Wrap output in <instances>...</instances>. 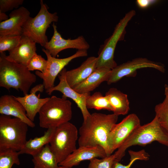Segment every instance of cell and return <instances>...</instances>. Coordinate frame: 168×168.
Returning <instances> with one entry per match:
<instances>
[{"instance_id":"6da1fadb","label":"cell","mask_w":168,"mask_h":168,"mask_svg":"<svg viewBox=\"0 0 168 168\" xmlns=\"http://www.w3.org/2000/svg\"><path fill=\"white\" fill-rule=\"evenodd\" d=\"M118 116L94 113L83 120L79 128L78 142L79 147L100 146L107 156L111 155L108 144L109 135L116 124Z\"/></svg>"},{"instance_id":"7a4b0ae2","label":"cell","mask_w":168,"mask_h":168,"mask_svg":"<svg viewBox=\"0 0 168 168\" xmlns=\"http://www.w3.org/2000/svg\"><path fill=\"white\" fill-rule=\"evenodd\" d=\"M5 52L0 54V86L8 90L11 88L20 90L24 95L28 94L36 81L35 74L26 66L7 60Z\"/></svg>"},{"instance_id":"3957f363","label":"cell","mask_w":168,"mask_h":168,"mask_svg":"<svg viewBox=\"0 0 168 168\" xmlns=\"http://www.w3.org/2000/svg\"><path fill=\"white\" fill-rule=\"evenodd\" d=\"M154 141L168 147V132L161 125L156 116L150 122L140 125L133 131L114 154L115 159L120 161L126 150L132 146H144Z\"/></svg>"},{"instance_id":"277c9868","label":"cell","mask_w":168,"mask_h":168,"mask_svg":"<svg viewBox=\"0 0 168 168\" xmlns=\"http://www.w3.org/2000/svg\"><path fill=\"white\" fill-rule=\"evenodd\" d=\"M38 114L40 127L56 128L71 119L72 103L67 99L53 96L41 108Z\"/></svg>"},{"instance_id":"5b68a950","label":"cell","mask_w":168,"mask_h":168,"mask_svg":"<svg viewBox=\"0 0 168 168\" xmlns=\"http://www.w3.org/2000/svg\"><path fill=\"white\" fill-rule=\"evenodd\" d=\"M28 125L19 119L0 115V150L19 151L26 141Z\"/></svg>"},{"instance_id":"8992f818","label":"cell","mask_w":168,"mask_h":168,"mask_svg":"<svg viewBox=\"0 0 168 168\" xmlns=\"http://www.w3.org/2000/svg\"><path fill=\"white\" fill-rule=\"evenodd\" d=\"M40 8L37 15L33 18L30 16L23 26L22 35L44 47L48 42L46 30L52 22H57L58 17L57 12H49L48 7L42 0H40Z\"/></svg>"},{"instance_id":"52a82bcc","label":"cell","mask_w":168,"mask_h":168,"mask_svg":"<svg viewBox=\"0 0 168 168\" xmlns=\"http://www.w3.org/2000/svg\"><path fill=\"white\" fill-rule=\"evenodd\" d=\"M135 14L133 10L126 13L116 25L112 35L100 46L97 57V68L105 67L112 70L117 66L114 60L115 49L118 42L124 39L126 27Z\"/></svg>"},{"instance_id":"ba28073f","label":"cell","mask_w":168,"mask_h":168,"mask_svg":"<svg viewBox=\"0 0 168 168\" xmlns=\"http://www.w3.org/2000/svg\"><path fill=\"white\" fill-rule=\"evenodd\" d=\"M78 132L75 126L69 122L56 128L49 145L58 164L77 149Z\"/></svg>"},{"instance_id":"9c48e42d","label":"cell","mask_w":168,"mask_h":168,"mask_svg":"<svg viewBox=\"0 0 168 168\" xmlns=\"http://www.w3.org/2000/svg\"><path fill=\"white\" fill-rule=\"evenodd\" d=\"M47 57V65L45 72L42 73L36 71L35 75L43 80V84L45 91L54 86V83L56 77L61 71L73 59L87 55L86 50H78L72 55L67 58H58L53 57L49 52L44 49H42Z\"/></svg>"},{"instance_id":"30bf717a","label":"cell","mask_w":168,"mask_h":168,"mask_svg":"<svg viewBox=\"0 0 168 168\" xmlns=\"http://www.w3.org/2000/svg\"><path fill=\"white\" fill-rule=\"evenodd\" d=\"M145 68H152L164 72L165 68L162 64L146 58H138L117 65L111 70L107 83H116L124 77H135L138 70Z\"/></svg>"},{"instance_id":"8fae6325","label":"cell","mask_w":168,"mask_h":168,"mask_svg":"<svg viewBox=\"0 0 168 168\" xmlns=\"http://www.w3.org/2000/svg\"><path fill=\"white\" fill-rule=\"evenodd\" d=\"M141 125L139 119L131 114L116 124L110 133L108 144L111 154L117 149L136 128Z\"/></svg>"},{"instance_id":"7c38bea8","label":"cell","mask_w":168,"mask_h":168,"mask_svg":"<svg viewBox=\"0 0 168 168\" xmlns=\"http://www.w3.org/2000/svg\"><path fill=\"white\" fill-rule=\"evenodd\" d=\"M52 26L54 30L53 35L44 47L53 57L56 58L60 52L66 49L86 50L89 49L90 45L83 36H80L74 39H65L58 32L54 22L53 23Z\"/></svg>"},{"instance_id":"4fadbf2b","label":"cell","mask_w":168,"mask_h":168,"mask_svg":"<svg viewBox=\"0 0 168 168\" xmlns=\"http://www.w3.org/2000/svg\"><path fill=\"white\" fill-rule=\"evenodd\" d=\"M66 70L64 68L58 75L59 80L58 84L46 92L48 95H50L54 91H58L63 94L62 97L72 99L80 110L83 120H84L91 114L86 104V100L90 95V93L81 94L72 88L68 83L66 79L65 73Z\"/></svg>"},{"instance_id":"5bb4252c","label":"cell","mask_w":168,"mask_h":168,"mask_svg":"<svg viewBox=\"0 0 168 168\" xmlns=\"http://www.w3.org/2000/svg\"><path fill=\"white\" fill-rule=\"evenodd\" d=\"M10 18L0 23V35H22V27L30 17V12L26 8L21 7L12 11Z\"/></svg>"},{"instance_id":"9a60e30c","label":"cell","mask_w":168,"mask_h":168,"mask_svg":"<svg viewBox=\"0 0 168 168\" xmlns=\"http://www.w3.org/2000/svg\"><path fill=\"white\" fill-rule=\"evenodd\" d=\"M107 156L105 150L100 146L79 147L58 165L59 166L72 168L78 165L83 161H90L98 157L103 158Z\"/></svg>"},{"instance_id":"2e32d148","label":"cell","mask_w":168,"mask_h":168,"mask_svg":"<svg viewBox=\"0 0 168 168\" xmlns=\"http://www.w3.org/2000/svg\"><path fill=\"white\" fill-rule=\"evenodd\" d=\"M44 89L43 84H38L32 88L30 94L23 97L13 96L14 98L20 102L24 108L27 117L34 122L35 118L41 108L49 100V97L41 98L39 95L37 96L38 91L42 92Z\"/></svg>"},{"instance_id":"e0dca14e","label":"cell","mask_w":168,"mask_h":168,"mask_svg":"<svg viewBox=\"0 0 168 168\" xmlns=\"http://www.w3.org/2000/svg\"><path fill=\"white\" fill-rule=\"evenodd\" d=\"M0 114L19 119L30 127L35 126L34 122L27 117L23 106L13 96L5 95L1 96Z\"/></svg>"},{"instance_id":"ac0fdd59","label":"cell","mask_w":168,"mask_h":168,"mask_svg":"<svg viewBox=\"0 0 168 168\" xmlns=\"http://www.w3.org/2000/svg\"><path fill=\"white\" fill-rule=\"evenodd\" d=\"M36 42L30 38L21 35L20 42L18 46L9 51L6 59L26 66L28 62L36 53Z\"/></svg>"},{"instance_id":"d6986e66","label":"cell","mask_w":168,"mask_h":168,"mask_svg":"<svg viewBox=\"0 0 168 168\" xmlns=\"http://www.w3.org/2000/svg\"><path fill=\"white\" fill-rule=\"evenodd\" d=\"M97 57L88 58L78 67L66 71L65 76L67 82L72 88L83 82L96 69Z\"/></svg>"},{"instance_id":"ffe728a7","label":"cell","mask_w":168,"mask_h":168,"mask_svg":"<svg viewBox=\"0 0 168 168\" xmlns=\"http://www.w3.org/2000/svg\"><path fill=\"white\" fill-rule=\"evenodd\" d=\"M111 71V69L105 67L97 68L85 81L72 89L81 94L90 93L102 82H107Z\"/></svg>"},{"instance_id":"44dd1931","label":"cell","mask_w":168,"mask_h":168,"mask_svg":"<svg viewBox=\"0 0 168 168\" xmlns=\"http://www.w3.org/2000/svg\"><path fill=\"white\" fill-rule=\"evenodd\" d=\"M56 128L47 129L43 135L27 141L18 152L19 154H27L32 156L38 153L46 145L49 143Z\"/></svg>"},{"instance_id":"7402d4cb","label":"cell","mask_w":168,"mask_h":168,"mask_svg":"<svg viewBox=\"0 0 168 168\" xmlns=\"http://www.w3.org/2000/svg\"><path fill=\"white\" fill-rule=\"evenodd\" d=\"M105 96L108 97L113 108L114 114L118 116L128 113L130 109L129 102L127 95L116 88H111L106 93Z\"/></svg>"},{"instance_id":"603a6c76","label":"cell","mask_w":168,"mask_h":168,"mask_svg":"<svg viewBox=\"0 0 168 168\" xmlns=\"http://www.w3.org/2000/svg\"><path fill=\"white\" fill-rule=\"evenodd\" d=\"M32 157L34 168H59L58 163L49 144L46 145Z\"/></svg>"},{"instance_id":"cb8c5ba5","label":"cell","mask_w":168,"mask_h":168,"mask_svg":"<svg viewBox=\"0 0 168 168\" xmlns=\"http://www.w3.org/2000/svg\"><path fill=\"white\" fill-rule=\"evenodd\" d=\"M86 104L87 109L113 111L108 97L105 96H103L98 91L95 92L92 95L89 96L86 100Z\"/></svg>"},{"instance_id":"d4e9b609","label":"cell","mask_w":168,"mask_h":168,"mask_svg":"<svg viewBox=\"0 0 168 168\" xmlns=\"http://www.w3.org/2000/svg\"><path fill=\"white\" fill-rule=\"evenodd\" d=\"M19 152L12 149L0 150V168H12L20 164Z\"/></svg>"},{"instance_id":"484cf974","label":"cell","mask_w":168,"mask_h":168,"mask_svg":"<svg viewBox=\"0 0 168 168\" xmlns=\"http://www.w3.org/2000/svg\"><path fill=\"white\" fill-rule=\"evenodd\" d=\"M154 110L159 123L168 132V98L165 96L162 102L155 106Z\"/></svg>"},{"instance_id":"4316f807","label":"cell","mask_w":168,"mask_h":168,"mask_svg":"<svg viewBox=\"0 0 168 168\" xmlns=\"http://www.w3.org/2000/svg\"><path fill=\"white\" fill-rule=\"evenodd\" d=\"M21 35H0V53L9 51L17 47L20 42Z\"/></svg>"},{"instance_id":"83f0119b","label":"cell","mask_w":168,"mask_h":168,"mask_svg":"<svg viewBox=\"0 0 168 168\" xmlns=\"http://www.w3.org/2000/svg\"><path fill=\"white\" fill-rule=\"evenodd\" d=\"M130 156V161L126 165H123L115 160L112 168H130L135 161L137 160L147 161L149 159V155L145 150H142L138 151L132 150L128 151Z\"/></svg>"},{"instance_id":"f1b7e54d","label":"cell","mask_w":168,"mask_h":168,"mask_svg":"<svg viewBox=\"0 0 168 168\" xmlns=\"http://www.w3.org/2000/svg\"><path fill=\"white\" fill-rule=\"evenodd\" d=\"M47 65V60L36 53L30 60L26 67L30 71L37 70L42 73H44Z\"/></svg>"},{"instance_id":"f546056e","label":"cell","mask_w":168,"mask_h":168,"mask_svg":"<svg viewBox=\"0 0 168 168\" xmlns=\"http://www.w3.org/2000/svg\"><path fill=\"white\" fill-rule=\"evenodd\" d=\"M116 160L114 154L101 158H94L90 161L87 168H112Z\"/></svg>"},{"instance_id":"4dcf8cb0","label":"cell","mask_w":168,"mask_h":168,"mask_svg":"<svg viewBox=\"0 0 168 168\" xmlns=\"http://www.w3.org/2000/svg\"><path fill=\"white\" fill-rule=\"evenodd\" d=\"M24 1L23 0H0V12L5 13L14 9H17Z\"/></svg>"},{"instance_id":"1f68e13d","label":"cell","mask_w":168,"mask_h":168,"mask_svg":"<svg viewBox=\"0 0 168 168\" xmlns=\"http://www.w3.org/2000/svg\"><path fill=\"white\" fill-rule=\"evenodd\" d=\"M158 1L153 0H137L136 3L137 5L142 9L146 8L151 5L156 3Z\"/></svg>"},{"instance_id":"d6a6232c","label":"cell","mask_w":168,"mask_h":168,"mask_svg":"<svg viewBox=\"0 0 168 168\" xmlns=\"http://www.w3.org/2000/svg\"><path fill=\"white\" fill-rule=\"evenodd\" d=\"M8 16L5 13L0 12V22L5 21L8 19Z\"/></svg>"},{"instance_id":"836d02e7","label":"cell","mask_w":168,"mask_h":168,"mask_svg":"<svg viewBox=\"0 0 168 168\" xmlns=\"http://www.w3.org/2000/svg\"><path fill=\"white\" fill-rule=\"evenodd\" d=\"M164 94L165 96L168 98V85H165L164 86Z\"/></svg>"},{"instance_id":"e575fe53","label":"cell","mask_w":168,"mask_h":168,"mask_svg":"<svg viewBox=\"0 0 168 168\" xmlns=\"http://www.w3.org/2000/svg\"><path fill=\"white\" fill-rule=\"evenodd\" d=\"M59 168H68L66 167H63V166H59Z\"/></svg>"}]
</instances>
